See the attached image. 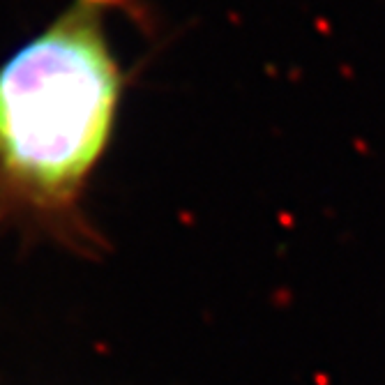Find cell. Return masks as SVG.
I'll return each mask as SVG.
<instances>
[{"label": "cell", "mask_w": 385, "mask_h": 385, "mask_svg": "<svg viewBox=\"0 0 385 385\" xmlns=\"http://www.w3.org/2000/svg\"><path fill=\"white\" fill-rule=\"evenodd\" d=\"M118 3L72 0L0 67V220L78 222L125 91L106 28Z\"/></svg>", "instance_id": "1"}]
</instances>
